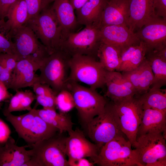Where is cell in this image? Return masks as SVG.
I'll list each match as a JSON object with an SVG mask.
<instances>
[{
	"label": "cell",
	"instance_id": "cell-11",
	"mask_svg": "<svg viewBox=\"0 0 166 166\" xmlns=\"http://www.w3.org/2000/svg\"><path fill=\"white\" fill-rule=\"evenodd\" d=\"M101 43L100 28L85 27L78 32L69 33L65 35L60 49L71 57L81 55L97 58V51Z\"/></svg>",
	"mask_w": 166,
	"mask_h": 166
},
{
	"label": "cell",
	"instance_id": "cell-5",
	"mask_svg": "<svg viewBox=\"0 0 166 166\" xmlns=\"http://www.w3.org/2000/svg\"><path fill=\"white\" fill-rule=\"evenodd\" d=\"M67 89L71 93L79 119L86 128L89 123L104 110L108 101L96 90L68 81Z\"/></svg>",
	"mask_w": 166,
	"mask_h": 166
},
{
	"label": "cell",
	"instance_id": "cell-36",
	"mask_svg": "<svg viewBox=\"0 0 166 166\" xmlns=\"http://www.w3.org/2000/svg\"><path fill=\"white\" fill-rule=\"evenodd\" d=\"M36 98V95L31 91H25L24 96L21 100L20 111L28 110L29 111L32 110L31 105Z\"/></svg>",
	"mask_w": 166,
	"mask_h": 166
},
{
	"label": "cell",
	"instance_id": "cell-42",
	"mask_svg": "<svg viewBox=\"0 0 166 166\" xmlns=\"http://www.w3.org/2000/svg\"><path fill=\"white\" fill-rule=\"evenodd\" d=\"M5 85L0 81V102L11 98V95L8 91Z\"/></svg>",
	"mask_w": 166,
	"mask_h": 166
},
{
	"label": "cell",
	"instance_id": "cell-16",
	"mask_svg": "<svg viewBox=\"0 0 166 166\" xmlns=\"http://www.w3.org/2000/svg\"><path fill=\"white\" fill-rule=\"evenodd\" d=\"M105 85V96L113 102L134 97L136 94L131 83L120 72L107 71Z\"/></svg>",
	"mask_w": 166,
	"mask_h": 166
},
{
	"label": "cell",
	"instance_id": "cell-12",
	"mask_svg": "<svg viewBox=\"0 0 166 166\" xmlns=\"http://www.w3.org/2000/svg\"><path fill=\"white\" fill-rule=\"evenodd\" d=\"M113 103L118 116L121 130L133 148L141 121L143 111L142 105L135 96Z\"/></svg>",
	"mask_w": 166,
	"mask_h": 166
},
{
	"label": "cell",
	"instance_id": "cell-20",
	"mask_svg": "<svg viewBox=\"0 0 166 166\" xmlns=\"http://www.w3.org/2000/svg\"><path fill=\"white\" fill-rule=\"evenodd\" d=\"M128 0L107 1L102 13L100 28L110 25H123L128 27Z\"/></svg>",
	"mask_w": 166,
	"mask_h": 166
},
{
	"label": "cell",
	"instance_id": "cell-21",
	"mask_svg": "<svg viewBox=\"0 0 166 166\" xmlns=\"http://www.w3.org/2000/svg\"><path fill=\"white\" fill-rule=\"evenodd\" d=\"M122 73L134 88L136 92V97L146 93L153 82L154 75L150 63L145 57L136 68Z\"/></svg>",
	"mask_w": 166,
	"mask_h": 166
},
{
	"label": "cell",
	"instance_id": "cell-25",
	"mask_svg": "<svg viewBox=\"0 0 166 166\" xmlns=\"http://www.w3.org/2000/svg\"><path fill=\"white\" fill-rule=\"evenodd\" d=\"M52 7L63 31L64 36L69 33L75 32L80 25L70 0H53Z\"/></svg>",
	"mask_w": 166,
	"mask_h": 166
},
{
	"label": "cell",
	"instance_id": "cell-29",
	"mask_svg": "<svg viewBox=\"0 0 166 166\" xmlns=\"http://www.w3.org/2000/svg\"><path fill=\"white\" fill-rule=\"evenodd\" d=\"M34 109L38 116L47 123L57 128L59 133H69L73 130L74 124L70 117L65 113H58L52 109Z\"/></svg>",
	"mask_w": 166,
	"mask_h": 166
},
{
	"label": "cell",
	"instance_id": "cell-39",
	"mask_svg": "<svg viewBox=\"0 0 166 166\" xmlns=\"http://www.w3.org/2000/svg\"><path fill=\"white\" fill-rule=\"evenodd\" d=\"M18 0H0V20H4L10 7Z\"/></svg>",
	"mask_w": 166,
	"mask_h": 166
},
{
	"label": "cell",
	"instance_id": "cell-46",
	"mask_svg": "<svg viewBox=\"0 0 166 166\" xmlns=\"http://www.w3.org/2000/svg\"><path fill=\"white\" fill-rule=\"evenodd\" d=\"M4 143H0V146H1V145H2V144H3Z\"/></svg>",
	"mask_w": 166,
	"mask_h": 166
},
{
	"label": "cell",
	"instance_id": "cell-22",
	"mask_svg": "<svg viewBox=\"0 0 166 166\" xmlns=\"http://www.w3.org/2000/svg\"><path fill=\"white\" fill-rule=\"evenodd\" d=\"M7 20H0V31L9 37V34L26 24L29 14L25 0H18L8 9L6 18Z\"/></svg>",
	"mask_w": 166,
	"mask_h": 166
},
{
	"label": "cell",
	"instance_id": "cell-40",
	"mask_svg": "<svg viewBox=\"0 0 166 166\" xmlns=\"http://www.w3.org/2000/svg\"><path fill=\"white\" fill-rule=\"evenodd\" d=\"M10 132L7 125L0 119V143L6 142L10 136Z\"/></svg>",
	"mask_w": 166,
	"mask_h": 166
},
{
	"label": "cell",
	"instance_id": "cell-26",
	"mask_svg": "<svg viewBox=\"0 0 166 166\" xmlns=\"http://www.w3.org/2000/svg\"><path fill=\"white\" fill-rule=\"evenodd\" d=\"M145 57L150 63L154 76L153 82L151 87L161 88L165 85L166 48L147 49Z\"/></svg>",
	"mask_w": 166,
	"mask_h": 166
},
{
	"label": "cell",
	"instance_id": "cell-45",
	"mask_svg": "<svg viewBox=\"0 0 166 166\" xmlns=\"http://www.w3.org/2000/svg\"><path fill=\"white\" fill-rule=\"evenodd\" d=\"M5 68L2 62L0 60V74Z\"/></svg>",
	"mask_w": 166,
	"mask_h": 166
},
{
	"label": "cell",
	"instance_id": "cell-38",
	"mask_svg": "<svg viewBox=\"0 0 166 166\" xmlns=\"http://www.w3.org/2000/svg\"><path fill=\"white\" fill-rule=\"evenodd\" d=\"M156 14L166 19V0H154Z\"/></svg>",
	"mask_w": 166,
	"mask_h": 166
},
{
	"label": "cell",
	"instance_id": "cell-28",
	"mask_svg": "<svg viewBox=\"0 0 166 166\" xmlns=\"http://www.w3.org/2000/svg\"><path fill=\"white\" fill-rule=\"evenodd\" d=\"M121 49L101 42L97 52V57L107 71H118L121 65Z\"/></svg>",
	"mask_w": 166,
	"mask_h": 166
},
{
	"label": "cell",
	"instance_id": "cell-14",
	"mask_svg": "<svg viewBox=\"0 0 166 166\" xmlns=\"http://www.w3.org/2000/svg\"><path fill=\"white\" fill-rule=\"evenodd\" d=\"M65 142L66 151L68 159L89 157L93 161L97 157L100 148L86 138L78 128L68 133Z\"/></svg>",
	"mask_w": 166,
	"mask_h": 166
},
{
	"label": "cell",
	"instance_id": "cell-19",
	"mask_svg": "<svg viewBox=\"0 0 166 166\" xmlns=\"http://www.w3.org/2000/svg\"><path fill=\"white\" fill-rule=\"evenodd\" d=\"M128 27L134 32L156 15L154 0H128Z\"/></svg>",
	"mask_w": 166,
	"mask_h": 166
},
{
	"label": "cell",
	"instance_id": "cell-32",
	"mask_svg": "<svg viewBox=\"0 0 166 166\" xmlns=\"http://www.w3.org/2000/svg\"><path fill=\"white\" fill-rule=\"evenodd\" d=\"M56 94L50 88L39 95H36L37 104L42 105L44 109L56 110Z\"/></svg>",
	"mask_w": 166,
	"mask_h": 166
},
{
	"label": "cell",
	"instance_id": "cell-35",
	"mask_svg": "<svg viewBox=\"0 0 166 166\" xmlns=\"http://www.w3.org/2000/svg\"><path fill=\"white\" fill-rule=\"evenodd\" d=\"M2 53L14 55V46L12 40L0 31V54Z\"/></svg>",
	"mask_w": 166,
	"mask_h": 166
},
{
	"label": "cell",
	"instance_id": "cell-1",
	"mask_svg": "<svg viewBox=\"0 0 166 166\" xmlns=\"http://www.w3.org/2000/svg\"><path fill=\"white\" fill-rule=\"evenodd\" d=\"M4 116L29 147L59 132L57 128L47 123L38 116L34 108L22 115L16 116L10 113Z\"/></svg>",
	"mask_w": 166,
	"mask_h": 166
},
{
	"label": "cell",
	"instance_id": "cell-24",
	"mask_svg": "<svg viewBox=\"0 0 166 166\" xmlns=\"http://www.w3.org/2000/svg\"><path fill=\"white\" fill-rule=\"evenodd\" d=\"M107 0H89L79 9L76 10V18L79 25L100 28L102 13Z\"/></svg>",
	"mask_w": 166,
	"mask_h": 166
},
{
	"label": "cell",
	"instance_id": "cell-6",
	"mask_svg": "<svg viewBox=\"0 0 166 166\" xmlns=\"http://www.w3.org/2000/svg\"><path fill=\"white\" fill-rule=\"evenodd\" d=\"M89 137L100 148L117 136H124L113 102L108 101L102 113L94 117L85 128Z\"/></svg>",
	"mask_w": 166,
	"mask_h": 166
},
{
	"label": "cell",
	"instance_id": "cell-4",
	"mask_svg": "<svg viewBox=\"0 0 166 166\" xmlns=\"http://www.w3.org/2000/svg\"><path fill=\"white\" fill-rule=\"evenodd\" d=\"M71 57L61 49L50 54L39 69L40 74L36 82L48 85L57 95L61 91L67 89Z\"/></svg>",
	"mask_w": 166,
	"mask_h": 166
},
{
	"label": "cell",
	"instance_id": "cell-10",
	"mask_svg": "<svg viewBox=\"0 0 166 166\" xmlns=\"http://www.w3.org/2000/svg\"><path fill=\"white\" fill-rule=\"evenodd\" d=\"M166 136L149 132L137 137L133 147L141 166H166Z\"/></svg>",
	"mask_w": 166,
	"mask_h": 166
},
{
	"label": "cell",
	"instance_id": "cell-23",
	"mask_svg": "<svg viewBox=\"0 0 166 166\" xmlns=\"http://www.w3.org/2000/svg\"><path fill=\"white\" fill-rule=\"evenodd\" d=\"M154 132L162 133L166 136V112L151 108L144 109L137 137Z\"/></svg>",
	"mask_w": 166,
	"mask_h": 166
},
{
	"label": "cell",
	"instance_id": "cell-18",
	"mask_svg": "<svg viewBox=\"0 0 166 166\" xmlns=\"http://www.w3.org/2000/svg\"><path fill=\"white\" fill-rule=\"evenodd\" d=\"M28 147L18 146L10 136L0 146V166H22L31 158V149H26Z\"/></svg>",
	"mask_w": 166,
	"mask_h": 166
},
{
	"label": "cell",
	"instance_id": "cell-2",
	"mask_svg": "<svg viewBox=\"0 0 166 166\" xmlns=\"http://www.w3.org/2000/svg\"><path fill=\"white\" fill-rule=\"evenodd\" d=\"M29 146L31 158L22 166H69L66 159V137L59 132Z\"/></svg>",
	"mask_w": 166,
	"mask_h": 166
},
{
	"label": "cell",
	"instance_id": "cell-31",
	"mask_svg": "<svg viewBox=\"0 0 166 166\" xmlns=\"http://www.w3.org/2000/svg\"><path fill=\"white\" fill-rule=\"evenodd\" d=\"M56 107L61 113H65L75 107L72 95L67 89L59 92L56 98Z\"/></svg>",
	"mask_w": 166,
	"mask_h": 166
},
{
	"label": "cell",
	"instance_id": "cell-17",
	"mask_svg": "<svg viewBox=\"0 0 166 166\" xmlns=\"http://www.w3.org/2000/svg\"><path fill=\"white\" fill-rule=\"evenodd\" d=\"M40 67L32 60L27 58L18 61L13 70L7 89L17 91L28 87H32L37 81L38 76L35 72Z\"/></svg>",
	"mask_w": 166,
	"mask_h": 166
},
{
	"label": "cell",
	"instance_id": "cell-9",
	"mask_svg": "<svg viewBox=\"0 0 166 166\" xmlns=\"http://www.w3.org/2000/svg\"><path fill=\"white\" fill-rule=\"evenodd\" d=\"M132 145L124 136L105 144L93 162L100 166H141Z\"/></svg>",
	"mask_w": 166,
	"mask_h": 166
},
{
	"label": "cell",
	"instance_id": "cell-30",
	"mask_svg": "<svg viewBox=\"0 0 166 166\" xmlns=\"http://www.w3.org/2000/svg\"><path fill=\"white\" fill-rule=\"evenodd\" d=\"M136 97L143 109L149 108L166 112L165 89L152 86L146 93Z\"/></svg>",
	"mask_w": 166,
	"mask_h": 166
},
{
	"label": "cell",
	"instance_id": "cell-13",
	"mask_svg": "<svg viewBox=\"0 0 166 166\" xmlns=\"http://www.w3.org/2000/svg\"><path fill=\"white\" fill-rule=\"evenodd\" d=\"M135 33L147 49H156L166 46V19L155 15L147 21Z\"/></svg>",
	"mask_w": 166,
	"mask_h": 166
},
{
	"label": "cell",
	"instance_id": "cell-3",
	"mask_svg": "<svg viewBox=\"0 0 166 166\" xmlns=\"http://www.w3.org/2000/svg\"><path fill=\"white\" fill-rule=\"evenodd\" d=\"M25 24L32 29L49 54L60 50L63 34L52 6L29 19Z\"/></svg>",
	"mask_w": 166,
	"mask_h": 166
},
{
	"label": "cell",
	"instance_id": "cell-44",
	"mask_svg": "<svg viewBox=\"0 0 166 166\" xmlns=\"http://www.w3.org/2000/svg\"><path fill=\"white\" fill-rule=\"evenodd\" d=\"M89 0H76L71 4L75 10H77L80 8Z\"/></svg>",
	"mask_w": 166,
	"mask_h": 166
},
{
	"label": "cell",
	"instance_id": "cell-27",
	"mask_svg": "<svg viewBox=\"0 0 166 166\" xmlns=\"http://www.w3.org/2000/svg\"><path fill=\"white\" fill-rule=\"evenodd\" d=\"M147 47L140 41V43L121 49V65L118 72L124 73L137 67L145 58Z\"/></svg>",
	"mask_w": 166,
	"mask_h": 166
},
{
	"label": "cell",
	"instance_id": "cell-8",
	"mask_svg": "<svg viewBox=\"0 0 166 166\" xmlns=\"http://www.w3.org/2000/svg\"><path fill=\"white\" fill-rule=\"evenodd\" d=\"M9 36L13 42L14 55L17 61L29 59L40 67L50 54L32 29L26 24L11 32Z\"/></svg>",
	"mask_w": 166,
	"mask_h": 166
},
{
	"label": "cell",
	"instance_id": "cell-47",
	"mask_svg": "<svg viewBox=\"0 0 166 166\" xmlns=\"http://www.w3.org/2000/svg\"><path fill=\"white\" fill-rule=\"evenodd\" d=\"M107 1H109V0H107Z\"/></svg>",
	"mask_w": 166,
	"mask_h": 166
},
{
	"label": "cell",
	"instance_id": "cell-34",
	"mask_svg": "<svg viewBox=\"0 0 166 166\" xmlns=\"http://www.w3.org/2000/svg\"><path fill=\"white\" fill-rule=\"evenodd\" d=\"M24 95L25 91H16L15 94L11 97L8 108L4 111V115L13 112L20 111L21 100Z\"/></svg>",
	"mask_w": 166,
	"mask_h": 166
},
{
	"label": "cell",
	"instance_id": "cell-37",
	"mask_svg": "<svg viewBox=\"0 0 166 166\" xmlns=\"http://www.w3.org/2000/svg\"><path fill=\"white\" fill-rule=\"evenodd\" d=\"M0 60L4 65L5 68L12 72L18 61L14 55L6 53L0 54Z\"/></svg>",
	"mask_w": 166,
	"mask_h": 166
},
{
	"label": "cell",
	"instance_id": "cell-15",
	"mask_svg": "<svg viewBox=\"0 0 166 166\" xmlns=\"http://www.w3.org/2000/svg\"><path fill=\"white\" fill-rule=\"evenodd\" d=\"M101 42L121 49L138 44L140 40L136 33L127 26L110 25L100 28Z\"/></svg>",
	"mask_w": 166,
	"mask_h": 166
},
{
	"label": "cell",
	"instance_id": "cell-41",
	"mask_svg": "<svg viewBox=\"0 0 166 166\" xmlns=\"http://www.w3.org/2000/svg\"><path fill=\"white\" fill-rule=\"evenodd\" d=\"M69 166H93L94 164L85 158L68 159Z\"/></svg>",
	"mask_w": 166,
	"mask_h": 166
},
{
	"label": "cell",
	"instance_id": "cell-43",
	"mask_svg": "<svg viewBox=\"0 0 166 166\" xmlns=\"http://www.w3.org/2000/svg\"><path fill=\"white\" fill-rule=\"evenodd\" d=\"M12 73V72L4 68L0 74V81L3 83L6 87L10 80Z\"/></svg>",
	"mask_w": 166,
	"mask_h": 166
},
{
	"label": "cell",
	"instance_id": "cell-33",
	"mask_svg": "<svg viewBox=\"0 0 166 166\" xmlns=\"http://www.w3.org/2000/svg\"><path fill=\"white\" fill-rule=\"evenodd\" d=\"M29 14V19L38 14L49 6L53 0H25ZM28 19V20H29Z\"/></svg>",
	"mask_w": 166,
	"mask_h": 166
},
{
	"label": "cell",
	"instance_id": "cell-7",
	"mask_svg": "<svg viewBox=\"0 0 166 166\" xmlns=\"http://www.w3.org/2000/svg\"><path fill=\"white\" fill-rule=\"evenodd\" d=\"M69 65L68 81L82 82L95 90L105 85L107 71L96 58L74 55L70 59Z\"/></svg>",
	"mask_w": 166,
	"mask_h": 166
}]
</instances>
